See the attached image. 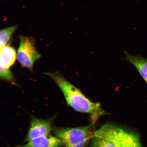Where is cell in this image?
<instances>
[{
  "label": "cell",
  "mask_w": 147,
  "mask_h": 147,
  "mask_svg": "<svg viewBox=\"0 0 147 147\" xmlns=\"http://www.w3.org/2000/svg\"><path fill=\"white\" fill-rule=\"evenodd\" d=\"M54 81L63 93L68 105L77 111L89 114L95 123L99 117L106 113L98 102H94L58 72L46 73Z\"/></svg>",
  "instance_id": "cell-1"
},
{
  "label": "cell",
  "mask_w": 147,
  "mask_h": 147,
  "mask_svg": "<svg viewBox=\"0 0 147 147\" xmlns=\"http://www.w3.org/2000/svg\"><path fill=\"white\" fill-rule=\"evenodd\" d=\"M94 136L109 141L115 147H142L136 134L113 125L101 127L95 131Z\"/></svg>",
  "instance_id": "cell-2"
},
{
  "label": "cell",
  "mask_w": 147,
  "mask_h": 147,
  "mask_svg": "<svg viewBox=\"0 0 147 147\" xmlns=\"http://www.w3.org/2000/svg\"><path fill=\"white\" fill-rule=\"evenodd\" d=\"M55 136L61 140L64 147H85L95 137L91 126L76 128L56 127L53 129Z\"/></svg>",
  "instance_id": "cell-3"
},
{
  "label": "cell",
  "mask_w": 147,
  "mask_h": 147,
  "mask_svg": "<svg viewBox=\"0 0 147 147\" xmlns=\"http://www.w3.org/2000/svg\"><path fill=\"white\" fill-rule=\"evenodd\" d=\"M41 57L33 40L27 37L21 36L16 58L22 67L32 70L34 62Z\"/></svg>",
  "instance_id": "cell-4"
},
{
  "label": "cell",
  "mask_w": 147,
  "mask_h": 147,
  "mask_svg": "<svg viewBox=\"0 0 147 147\" xmlns=\"http://www.w3.org/2000/svg\"><path fill=\"white\" fill-rule=\"evenodd\" d=\"M52 130L51 123L49 120L33 118L25 139L26 142L36 138L49 135Z\"/></svg>",
  "instance_id": "cell-5"
},
{
  "label": "cell",
  "mask_w": 147,
  "mask_h": 147,
  "mask_svg": "<svg viewBox=\"0 0 147 147\" xmlns=\"http://www.w3.org/2000/svg\"><path fill=\"white\" fill-rule=\"evenodd\" d=\"M63 143L60 139L51 135L36 138L22 146L15 147H63Z\"/></svg>",
  "instance_id": "cell-6"
},
{
  "label": "cell",
  "mask_w": 147,
  "mask_h": 147,
  "mask_svg": "<svg viewBox=\"0 0 147 147\" xmlns=\"http://www.w3.org/2000/svg\"><path fill=\"white\" fill-rule=\"evenodd\" d=\"M125 54V59L136 68L147 84V59L140 56H133L126 52Z\"/></svg>",
  "instance_id": "cell-7"
},
{
  "label": "cell",
  "mask_w": 147,
  "mask_h": 147,
  "mask_svg": "<svg viewBox=\"0 0 147 147\" xmlns=\"http://www.w3.org/2000/svg\"><path fill=\"white\" fill-rule=\"evenodd\" d=\"M0 52V67L10 69L14 64L16 59L15 49L10 45H6Z\"/></svg>",
  "instance_id": "cell-8"
},
{
  "label": "cell",
  "mask_w": 147,
  "mask_h": 147,
  "mask_svg": "<svg viewBox=\"0 0 147 147\" xmlns=\"http://www.w3.org/2000/svg\"><path fill=\"white\" fill-rule=\"evenodd\" d=\"M17 28V25H14L2 29L0 32V50L7 45L13 34Z\"/></svg>",
  "instance_id": "cell-9"
},
{
  "label": "cell",
  "mask_w": 147,
  "mask_h": 147,
  "mask_svg": "<svg viewBox=\"0 0 147 147\" xmlns=\"http://www.w3.org/2000/svg\"><path fill=\"white\" fill-rule=\"evenodd\" d=\"M0 77L2 80L10 82L14 84H17L10 69L0 67Z\"/></svg>",
  "instance_id": "cell-10"
},
{
  "label": "cell",
  "mask_w": 147,
  "mask_h": 147,
  "mask_svg": "<svg viewBox=\"0 0 147 147\" xmlns=\"http://www.w3.org/2000/svg\"><path fill=\"white\" fill-rule=\"evenodd\" d=\"M90 147H115L111 142L105 140L94 137Z\"/></svg>",
  "instance_id": "cell-11"
}]
</instances>
